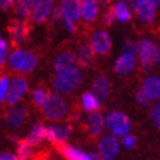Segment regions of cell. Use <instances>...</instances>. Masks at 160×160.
Segmentation results:
<instances>
[{"label": "cell", "instance_id": "9", "mask_svg": "<svg viewBox=\"0 0 160 160\" xmlns=\"http://www.w3.org/2000/svg\"><path fill=\"white\" fill-rule=\"evenodd\" d=\"M156 4L152 0H139L134 3V11L137 17L145 23H150L155 18L156 14Z\"/></svg>", "mask_w": 160, "mask_h": 160}, {"label": "cell", "instance_id": "18", "mask_svg": "<svg viewBox=\"0 0 160 160\" xmlns=\"http://www.w3.org/2000/svg\"><path fill=\"white\" fill-rule=\"evenodd\" d=\"M150 100H156L160 99V78L155 76H150L143 79L142 82V89Z\"/></svg>", "mask_w": 160, "mask_h": 160}, {"label": "cell", "instance_id": "22", "mask_svg": "<svg viewBox=\"0 0 160 160\" xmlns=\"http://www.w3.org/2000/svg\"><path fill=\"white\" fill-rule=\"evenodd\" d=\"M55 148L67 160H82L85 156V152L78 150L73 146L68 145V143H61V145H56Z\"/></svg>", "mask_w": 160, "mask_h": 160}, {"label": "cell", "instance_id": "39", "mask_svg": "<svg viewBox=\"0 0 160 160\" xmlns=\"http://www.w3.org/2000/svg\"><path fill=\"white\" fill-rule=\"evenodd\" d=\"M64 22H65V26L68 28V30L70 31V33H76V26H74L73 22L69 21V20H67V18H64Z\"/></svg>", "mask_w": 160, "mask_h": 160}, {"label": "cell", "instance_id": "10", "mask_svg": "<svg viewBox=\"0 0 160 160\" xmlns=\"http://www.w3.org/2000/svg\"><path fill=\"white\" fill-rule=\"evenodd\" d=\"M29 117V109L26 106H16L5 113V122L12 129L22 126Z\"/></svg>", "mask_w": 160, "mask_h": 160}, {"label": "cell", "instance_id": "33", "mask_svg": "<svg viewBox=\"0 0 160 160\" xmlns=\"http://www.w3.org/2000/svg\"><path fill=\"white\" fill-rule=\"evenodd\" d=\"M7 52H8V46H7L5 41L2 38V35H0V68H2L5 62Z\"/></svg>", "mask_w": 160, "mask_h": 160}, {"label": "cell", "instance_id": "21", "mask_svg": "<svg viewBox=\"0 0 160 160\" xmlns=\"http://www.w3.org/2000/svg\"><path fill=\"white\" fill-rule=\"evenodd\" d=\"M98 3L92 2V0H85L81 3V16L83 17L85 21L87 22H92L95 21V18L98 17Z\"/></svg>", "mask_w": 160, "mask_h": 160}, {"label": "cell", "instance_id": "13", "mask_svg": "<svg viewBox=\"0 0 160 160\" xmlns=\"http://www.w3.org/2000/svg\"><path fill=\"white\" fill-rule=\"evenodd\" d=\"M77 56L73 51H64L62 53H60L58 58H56L55 62H53V68L58 73L65 70H70L73 68H77Z\"/></svg>", "mask_w": 160, "mask_h": 160}, {"label": "cell", "instance_id": "3", "mask_svg": "<svg viewBox=\"0 0 160 160\" xmlns=\"http://www.w3.org/2000/svg\"><path fill=\"white\" fill-rule=\"evenodd\" d=\"M38 59L33 52L16 50L9 56V67L20 73H28V72L34 70L37 67Z\"/></svg>", "mask_w": 160, "mask_h": 160}, {"label": "cell", "instance_id": "4", "mask_svg": "<svg viewBox=\"0 0 160 160\" xmlns=\"http://www.w3.org/2000/svg\"><path fill=\"white\" fill-rule=\"evenodd\" d=\"M108 130L116 137H126L130 130V118L122 112H109L106 118Z\"/></svg>", "mask_w": 160, "mask_h": 160}, {"label": "cell", "instance_id": "36", "mask_svg": "<svg viewBox=\"0 0 160 160\" xmlns=\"http://www.w3.org/2000/svg\"><path fill=\"white\" fill-rule=\"evenodd\" d=\"M52 18H53L55 22L64 21V13H62V8H61V5L55 7V9H53V12H52Z\"/></svg>", "mask_w": 160, "mask_h": 160}, {"label": "cell", "instance_id": "11", "mask_svg": "<svg viewBox=\"0 0 160 160\" xmlns=\"http://www.w3.org/2000/svg\"><path fill=\"white\" fill-rule=\"evenodd\" d=\"M73 133L70 125H56V126H50L47 128V134L46 138L50 142H52L53 145H61V143H65L67 139H69V137Z\"/></svg>", "mask_w": 160, "mask_h": 160}, {"label": "cell", "instance_id": "5", "mask_svg": "<svg viewBox=\"0 0 160 160\" xmlns=\"http://www.w3.org/2000/svg\"><path fill=\"white\" fill-rule=\"evenodd\" d=\"M138 56L142 67L145 69H151L155 64H158V46L150 39H142L138 44Z\"/></svg>", "mask_w": 160, "mask_h": 160}, {"label": "cell", "instance_id": "15", "mask_svg": "<svg viewBox=\"0 0 160 160\" xmlns=\"http://www.w3.org/2000/svg\"><path fill=\"white\" fill-rule=\"evenodd\" d=\"M135 65H137L135 56L122 53L115 62V72L120 76H126L134 70Z\"/></svg>", "mask_w": 160, "mask_h": 160}, {"label": "cell", "instance_id": "20", "mask_svg": "<svg viewBox=\"0 0 160 160\" xmlns=\"http://www.w3.org/2000/svg\"><path fill=\"white\" fill-rule=\"evenodd\" d=\"M62 8V13H64V18H67L76 23L79 17H81V3L77 0H67V2L61 3Z\"/></svg>", "mask_w": 160, "mask_h": 160}, {"label": "cell", "instance_id": "14", "mask_svg": "<svg viewBox=\"0 0 160 160\" xmlns=\"http://www.w3.org/2000/svg\"><path fill=\"white\" fill-rule=\"evenodd\" d=\"M104 128V118L99 112H92L86 121V132L91 138H98Z\"/></svg>", "mask_w": 160, "mask_h": 160}, {"label": "cell", "instance_id": "40", "mask_svg": "<svg viewBox=\"0 0 160 160\" xmlns=\"http://www.w3.org/2000/svg\"><path fill=\"white\" fill-rule=\"evenodd\" d=\"M158 65L160 67V48H159V56H158Z\"/></svg>", "mask_w": 160, "mask_h": 160}, {"label": "cell", "instance_id": "17", "mask_svg": "<svg viewBox=\"0 0 160 160\" xmlns=\"http://www.w3.org/2000/svg\"><path fill=\"white\" fill-rule=\"evenodd\" d=\"M77 62L82 68H90L94 64V51L89 43H81L77 47Z\"/></svg>", "mask_w": 160, "mask_h": 160}, {"label": "cell", "instance_id": "38", "mask_svg": "<svg viewBox=\"0 0 160 160\" xmlns=\"http://www.w3.org/2000/svg\"><path fill=\"white\" fill-rule=\"evenodd\" d=\"M0 160H18V159L17 156L11 152H3V154H0Z\"/></svg>", "mask_w": 160, "mask_h": 160}, {"label": "cell", "instance_id": "16", "mask_svg": "<svg viewBox=\"0 0 160 160\" xmlns=\"http://www.w3.org/2000/svg\"><path fill=\"white\" fill-rule=\"evenodd\" d=\"M91 89H92V94L99 100H106L111 92V82L106 76L99 74L98 77H95Z\"/></svg>", "mask_w": 160, "mask_h": 160}, {"label": "cell", "instance_id": "12", "mask_svg": "<svg viewBox=\"0 0 160 160\" xmlns=\"http://www.w3.org/2000/svg\"><path fill=\"white\" fill-rule=\"evenodd\" d=\"M120 152L118 141L113 135H106L99 142V154L104 160H113Z\"/></svg>", "mask_w": 160, "mask_h": 160}, {"label": "cell", "instance_id": "8", "mask_svg": "<svg viewBox=\"0 0 160 160\" xmlns=\"http://www.w3.org/2000/svg\"><path fill=\"white\" fill-rule=\"evenodd\" d=\"M90 46L94 51V53L100 55V56H106L109 53L111 47H112V42H111V37L107 31H97L94 33L91 37V42Z\"/></svg>", "mask_w": 160, "mask_h": 160}, {"label": "cell", "instance_id": "26", "mask_svg": "<svg viewBox=\"0 0 160 160\" xmlns=\"http://www.w3.org/2000/svg\"><path fill=\"white\" fill-rule=\"evenodd\" d=\"M113 12H115V16H116V20L120 21L121 23H125L128 21L132 20V13L128 8L126 3L124 2H120L117 4L113 5Z\"/></svg>", "mask_w": 160, "mask_h": 160}, {"label": "cell", "instance_id": "25", "mask_svg": "<svg viewBox=\"0 0 160 160\" xmlns=\"http://www.w3.org/2000/svg\"><path fill=\"white\" fill-rule=\"evenodd\" d=\"M82 107L86 112H97L100 108V100L92 92H85L82 95Z\"/></svg>", "mask_w": 160, "mask_h": 160}, {"label": "cell", "instance_id": "27", "mask_svg": "<svg viewBox=\"0 0 160 160\" xmlns=\"http://www.w3.org/2000/svg\"><path fill=\"white\" fill-rule=\"evenodd\" d=\"M34 3L35 2H30V0H22L17 4V14L22 20H28L31 17V13L34 9Z\"/></svg>", "mask_w": 160, "mask_h": 160}, {"label": "cell", "instance_id": "28", "mask_svg": "<svg viewBox=\"0 0 160 160\" xmlns=\"http://www.w3.org/2000/svg\"><path fill=\"white\" fill-rule=\"evenodd\" d=\"M48 95H50V92L47 91L46 89H43V87H39V89H37V90L34 91L33 99H34V102H35L37 106H41V107H42L44 103H46L47 98H48Z\"/></svg>", "mask_w": 160, "mask_h": 160}, {"label": "cell", "instance_id": "24", "mask_svg": "<svg viewBox=\"0 0 160 160\" xmlns=\"http://www.w3.org/2000/svg\"><path fill=\"white\" fill-rule=\"evenodd\" d=\"M17 159L18 160H33V145L26 139H21L17 143Z\"/></svg>", "mask_w": 160, "mask_h": 160}, {"label": "cell", "instance_id": "1", "mask_svg": "<svg viewBox=\"0 0 160 160\" xmlns=\"http://www.w3.org/2000/svg\"><path fill=\"white\" fill-rule=\"evenodd\" d=\"M81 82H82V73L78 68H73L70 70L58 73L52 81L55 90L61 94L73 92L81 85Z\"/></svg>", "mask_w": 160, "mask_h": 160}, {"label": "cell", "instance_id": "31", "mask_svg": "<svg viewBox=\"0 0 160 160\" xmlns=\"http://www.w3.org/2000/svg\"><path fill=\"white\" fill-rule=\"evenodd\" d=\"M135 100H137V103L142 107H148L151 104V100L148 99V97L142 90L135 92Z\"/></svg>", "mask_w": 160, "mask_h": 160}, {"label": "cell", "instance_id": "29", "mask_svg": "<svg viewBox=\"0 0 160 160\" xmlns=\"http://www.w3.org/2000/svg\"><path fill=\"white\" fill-rule=\"evenodd\" d=\"M150 118H151V121H152V124L155 125L156 129L160 130V102L158 103V104H155L152 107V109H151Z\"/></svg>", "mask_w": 160, "mask_h": 160}, {"label": "cell", "instance_id": "32", "mask_svg": "<svg viewBox=\"0 0 160 160\" xmlns=\"http://www.w3.org/2000/svg\"><path fill=\"white\" fill-rule=\"evenodd\" d=\"M122 50H124V53H128V55H135L138 51V46L135 44L134 42L132 41H125L124 42V46H122Z\"/></svg>", "mask_w": 160, "mask_h": 160}, {"label": "cell", "instance_id": "23", "mask_svg": "<svg viewBox=\"0 0 160 160\" xmlns=\"http://www.w3.org/2000/svg\"><path fill=\"white\" fill-rule=\"evenodd\" d=\"M46 134H47V128H44V125H42L41 122H38V124H35L33 126V129H31L29 137H28V141L33 146L41 145L44 139H47Z\"/></svg>", "mask_w": 160, "mask_h": 160}, {"label": "cell", "instance_id": "6", "mask_svg": "<svg viewBox=\"0 0 160 160\" xmlns=\"http://www.w3.org/2000/svg\"><path fill=\"white\" fill-rule=\"evenodd\" d=\"M8 31H9V35H11L12 47L18 48L26 41L30 29L28 26V23L21 20H11L9 23H8Z\"/></svg>", "mask_w": 160, "mask_h": 160}, {"label": "cell", "instance_id": "30", "mask_svg": "<svg viewBox=\"0 0 160 160\" xmlns=\"http://www.w3.org/2000/svg\"><path fill=\"white\" fill-rule=\"evenodd\" d=\"M8 87H9L8 78L5 76H0V103H3L5 100V95H7V91H8Z\"/></svg>", "mask_w": 160, "mask_h": 160}, {"label": "cell", "instance_id": "34", "mask_svg": "<svg viewBox=\"0 0 160 160\" xmlns=\"http://www.w3.org/2000/svg\"><path fill=\"white\" fill-rule=\"evenodd\" d=\"M115 21H116V16H115V12H113V7H112L106 12L104 18H103V22H104L106 26H111V25H113Z\"/></svg>", "mask_w": 160, "mask_h": 160}, {"label": "cell", "instance_id": "2", "mask_svg": "<svg viewBox=\"0 0 160 160\" xmlns=\"http://www.w3.org/2000/svg\"><path fill=\"white\" fill-rule=\"evenodd\" d=\"M69 112V104L59 94H51L48 95L46 103L42 106V113L46 118L59 121L62 120Z\"/></svg>", "mask_w": 160, "mask_h": 160}, {"label": "cell", "instance_id": "35", "mask_svg": "<svg viewBox=\"0 0 160 160\" xmlns=\"http://www.w3.org/2000/svg\"><path fill=\"white\" fill-rule=\"evenodd\" d=\"M122 143H124V146H125L126 148L133 150V148H135V146H137V138H135L134 135L128 134L126 137H124V139H122Z\"/></svg>", "mask_w": 160, "mask_h": 160}, {"label": "cell", "instance_id": "7", "mask_svg": "<svg viewBox=\"0 0 160 160\" xmlns=\"http://www.w3.org/2000/svg\"><path fill=\"white\" fill-rule=\"evenodd\" d=\"M28 90V81L25 77H16L13 78V81L9 83L8 91L5 95V103L8 106L16 104Z\"/></svg>", "mask_w": 160, "mask_h": 160}, {"label": "cell", "instance_id": "37", "mask_svg": "<svg viewBox=\"0 0 160 160\" xmlns=\"http://www.w3.org/2000/svg\"><path fill=\"white\" fill-rule=\"evenodd\" d=\"M14 4H16V3L13 2V0H0V8H2V9H4V11L13 8Z\"/></svg>", "mask_w": 160, "mask_h": 160}, {"label": "cell", "instance_id": "19", "mask_svg": "<svg viewBox=\"0 0 160 160\" xmlns=\"http://www.w3.org/2000/svg\"><path fill=\"white\" fill-rule=\"evenodd\" d=\"M53 3L51 0H42V2H35L34 3V9L31 13V20L37 23H42L48 17V14L52 9Z\"/></svg>", "mask_w": 160, "mask_h": 160}]
</instances>
